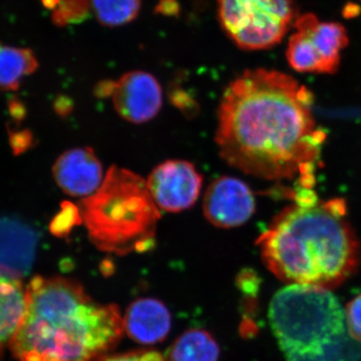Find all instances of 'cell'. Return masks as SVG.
Segmentation results:
<instances>
[{
    "label": "cell",
    "mask_w": 361,
    "mask_h": 361,
    "mask_svg": "<svg viewBox=\"0 0 361 361\" xmlns=\"http://www.w3.org/2000/svg\"><path fill=\"white\" fill-rule=\"evenodd\" d=\"M123 331L116 305L96 302L73 280L37 276L9 348L20 361H103Z\"/></svg>",
    "instance_id": "cell-2"
},
{
    "label": "cell",
    "mask_w": 361,
    "mask_h": 361,
    "mask_svg": "<svg viewBox=\"0 0 361 361\" xmlns=\"http://www.w3.org/2000/svg\"><path fill=\"white\" fill-rule=\"evenodd\" d=\"M146 182L160 210L179 213L198 200L203 177L190 161L169 160L154 168Z\"/></svg>",
    "instance_id": "cell-7"
},
{
    "label": "cell",
    "mask_w": 361,
    "mask_h": 361,
    "mask_svg": "<svg viewBox=\"0 0 361 361\" xmlns=\"http://www.w3.org/2000/svg\"><path fill=\"white\" fill-rule=\"evenodd\" d=\"M313 94L276 71H247L226 87L216 142L221 158L260 179H296L312 189L325 133L316 125Z\"/></svg>",
    "instance_id": "cell-1"
},
{
    "label": "cell",
    "mask_w": 361,
    "mask_h": 361,
    "mask_svg": "<svg viewBox=\"0 0 361 361\" xmlns=\"http://www.w3.org/2000/svg\"><path fill=\"white\" fill-rule=\"evenodd\" d=\"M346 212L342 199L285 208L256 242L266 267L288 285L336 288L360 262Z\"/></svg>",
    "instance_id": "cell-3"
},
{
    "label": "cell",
    "mask_w": 361,
    "mask_h": 361,
    "mask_svg": "<svg viewBox=\"0 0 361 361\" xmlns=\"http://www.w3.org/2000/svg\"><path fill=\"white\" fill-rule=\"evenodd\" d=\"M289 65L299 73H326L324 63L306 33H294L287 49Z\"/></svg>",
    "instance_id": "cell-16"
},
{
    "label": "cell",
    "mask_w": 361,
    "mask_h": 361,
    "mask_svg": "<svg viewBox=\"0 0 361 361\" xmlns=\"http://www.w3.org/2000/svg\"><path fill=\"white\" fill-rule=\"evenodd\" d=\"M218 357L217 342L204 330L185 332L171 350V361H217Z\"/></svg>",
    "instance_id": "cell-15"
},
{
    "label": "cell",
    "mask_w": 361,
    "mask_h": 361,
    "mask_svg": "<svg viewBox=\"0 0 361 361\" xmlns=\"http://www.w3.org/2000/svg\"><path fill=\"white\" fill-rule=\"evenodd\" d=\"M170 329V313L156 299L142 298L135 301L123 317V329L140 343H157L165 338Z\"/></svg>",
    "instance_id": "cell-11"
},
{
    "label": "cell",
    "mask_w": 361,
    "mask_h": 361,
    "mask_svg": "<svg viewBox=\"0 0 361 361\" xmlns=\"http://www.w3.org/2000/svg\"><path fill=\"white\" fill-rule=\"evenodd\" d=\"M345 316L349 334L361 343V293L348 304Z\"/></svg>",
    "instance_id": "cell-19"
},
{
    "label": "cell",
    "mask_w": 361,
    "mask_h": 361,
    "mask_svg": "<svg viewBox=\"0 0 361 361\" xmlns=\"http://www.w3.org/2000/svg\"><path fill=\"white\" fill-rule=\"evenodd\" d=\"M111 97L116 113L133 123L153 120L163 104V92L158 80L142 71H130L114 82Z\"/></svg>",
    "instance_id": "cell-9"
},
{
    "label": "cell",
    "mask_w": 361,
    "mask_h": 361,
    "mask_svg": "<svg viewBox=\"0 0 361 361\" xmlns=\"http://www.w3.org/2000/svg\"><path fill=\"white\" fill-rule=\"evenodd\" d=\"M103 361H168L163 355L156 351L137 350L123 355H111Z\"/></svg>",
    "instance_id": "cell-20"
},
{
    "label": "cell",
    "mask_w": 361,
    "mask_h": 361,
    "mask_svg": "<svg viewBox=\"0 0 361 361\" xmlns=\"http://www.w3.org/2000/svg\"><path fill=\"white\" fill-rule=\"evenodd\" d=\"M52 175L66 194L82 199L96 193L104 179L101 161L89 147L61 154L54 163Z\"/></svg>",
    "instance_id": "cell-10"
},
{
    "label": "cell",
    "mask_w": 361,
    "mask_h": 361,
    "mask_svg": "<svg viewBox=\"0 0 361 361\" xmlns=\"http://www.w3.org/2000/svg\"><path fill=\"white\" fill-rule=\"evenodd\" d=\"M37 66L32 49L0 44V90H18L21 80L35 73Z\"/></svg>",
    "instance_id": "cell-14"
},
{
    "label": "cell",
    "mask_w": 361,
    "mask_h": 361,
    "mask_svg": "<svg viewBox=\"0 0 361 361\" xmlns=\"http://www.w3.org/2000/svg\"><path fill=\"white\" fill-rule=\"evenodd\" d=\"M360 7L356 6L355 4H348V6L344 8L343 14L346 18H355V16H360Z\"/></svg>",
    "instance_id": "cell-22"
},
{
    "label": "cell",
    "mask_w": 361,
    "mask_h": 361,
    "mask_svg": "<svg viewBox=\"0 0 361 361\" xmlns=\"http://www.w3.org/2000/svg\"><path fill=\"white\" fill-rule=\"evenodd\" d=\"M142 0H92L97 20L106 26L130 23L139 16Z\"/></svg>",
    "instance_id": "cell-17"
},
{
    "label": "cell",
    "mask_w": 361,
    "mask_h": 361,
    "mask_svg": "<svg viewBox=\"0 0 361 361\" xmlns=\"http://www.w3.org/2000/svg\"><path fill=\"white\" fill-rule=\"evenodd\" d=\"M82 223L78 208L65 203L61 212L54 218L51 225V230L56 236H66L71 231L75 224Z\"/></svg>",
    "instance_id": "cell-18"
},
{
    "label": "cell",
    "mask_w": 361,
    "mask_h": 361,
    "mask_svg": "<svg viewBox=\"0 0 361 361\" xmlns=\"http://www.w3.org/2000/svg\"><path fill=\"white\" fill-rule=\"evenodd\" d=\"M255 210V198L250 188L243 180L229 176L214 180L203 199L206 219L223 229L245 224Z\"/></svg>",
    "instance_id": "cell-8"
},
{
    "label": "cell",
    "mask_w": 361,
    "mask_h": 361,
    "mask_svg": "<svg viewBox=\"0 0 361 361\" xmlns=\"http://www.w3.org/2000/svg\"><path fill=\"white\" fill-rule=\"evenodd\" d=\"M296 30L306 33L326 68L336 73L341 63V52L348 44L345 28L339 23H319L316 16L306 14L297 18Z\"/></svg>",
    "instance_id": "cell-12"
},
{
    "label": "cell",
    "mask_w": 361,
    "mask_h": 361,
    "mask_svg": "<svg viewBox=\"0 0 361 361\" xmlns=\"http://www.w3.org/2000/svg\"><path fill=\"white\" fill-rule=\"evenodd\" d=\"M269 322L286 361L361 360L345 310L327 289L288 285L273 297Z\"/></svg>",
    "instance_id": "cell-4"
},
{
    "label": "cell",
    "mask_w": 361,
    "mask_h": 361,
    "mask_svg": "<svg viewBox=\"0 0 361 361\" xmlns=\"http://www.w3.org/2000/svg\"><path fill=\"white\" fill-rule=\"evenodd\" d=\"M16 141L13 142V146L18 153L21 151H25L32 144V135L27 133H20L16 135Z\"/></svg>",
    "instance_id": "cell-21"
},
{
    "label": "cell",
    "mask_w": 361,
    "mask_h": 361,
    "mask_svg": "<svg viewBox=\"0 0 361 361\" xmlns=\"http://www.w3.org/2000/svg\"><path fill=\"white\" fill-rule=\"evenodd\" d=\"M26 306V286L20 278L0 271V353L11 345Z\"/></svg>",
    "instance_id": "cell-13"
},
{
    "label": "cell",
    "mask_w": 361,
    "mask_h": 361,
    "mask_svg": "<svg viewBox=\"0 0 361 361\" xmlns=\"http://www.w3.org/2000/svg\"><path fill=\"white\" fill-rule=\"evenodd\" d=\"M90 242L115 255L145 252L155 242L160 209L146 180L128 169L113 166L96 193L78 204Z\"/></svg>",
    "instance_id": "cell-5"
},
{
    "label": "cell",
    "mask_w": 361,
    "mask_h": 361,
    "mask_svg": "<svg viewBox=\"0 0 361 361\" xmlns=\"http://www.w3.org/2000/svg\"><path fill=\"white\" fill-rule=\"evenodd\" d=\"M217 4L223 30L247 51L279 44L294 18L292 0H217Z\"/></svg>",
    "instance_id": "cell-6"
}]
</instances>
